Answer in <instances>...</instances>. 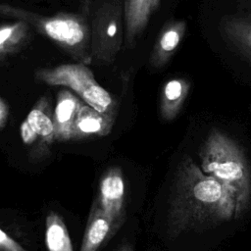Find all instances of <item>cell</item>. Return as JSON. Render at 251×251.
Masks as SVG:
<instances>
[{
  "label": "cell",
  "mask_w": 251,
  "mask_h": 251,
  "mask_svg": "<svg viewBox=\"0 0 251 251\" xmlns=\"http://www.w3.org/2000/svg\"><path fill=\"white\" fill-rule=\"evenodd\" d=\"M120 251H131V250H130L128 247H124V248L121 249Z\"/></svg>",
  "instance_id": "19"
},
{
  "label": "cell",
  "mask_w": 251,
  "mask_h": 251,
  "mask_svg": "<svg viewBox=\"0 0 251 251\" xmlns=\"http://www.w3.org/2000/svg\"><path fill=\"white\" fill-rule=\"evenodd\" d=\"M90 30L91 64H112L125 40L124 0H88L83 5Z\"/></svg>",
  "instance_id": "4"
},
{
  "label": "cell",
  "mask_w": 251,
  "mask_h": 251,
  "mask_svg": "<svg viewBox=\"0 0 251 251\" xmlns=\"http://www.w3.org/2000/svg\"><path fill=\"white\" fill-rule=\"evenodd\" d=\"M30 26L23 21L0 25V61L19 51L30 37Z\"/></svg>",
  "instance_id": "15"
},
{
  "label": "cell",
  "mask_w": 251,
  "mask_h": 251,
  "mask_svg": "<svg viewBox=\"0 0 251 251\" xmlns=\"http://www.w3.org/2000/svg\"><path fill=\"white\" fill-rule=\"evenodd\" d=\"M0 16L23 21L46 36L76 62L91 64L90 30L84 13H59L54 16H40L33 12L0 3Z\"/></svg>",
  "instance_id": "3"
},
{
  "label": "cell",
  "mask_w": 251,
  "mask_h": 251,
  "mask_svg": "<svg viewBox=\"0 0 251 251\" xmlns=\"http://www.w3.org/2000/svg\"><path fill=\"white\" fill-rule=\"evenodd\" d=\"M116 231L114 224L94 202L89 214L79 251H98L109 235Z\"/></svg>",
  "instance_id": "13"
},
{
  "label": "cell",
  "mask_w": 251,
  "mask_h": 251,
  "mask_svg": "<svg viewBox=\"0 0 251 251\" xmlns=\"http://www.w3.org/2000/svg\"><path fill=\"white\" fill-rule=\"evenodd\" d=\"M236 197L232 190L205 174L190 158L178 167L176 189L169 214L170 233L235 218Z\"/></svg>",
  "instance_id": "1"
},
{
  "label": "cell",
  "mask_w": 251,
  "mask_h": 251,
  "mask_svg": "<svg viewBox=\"0 0 251 251\" xmlns=\"http://www.w3.org/2000/svg\"><path fill=\"white\" fill-rule=\"evenodd\" d=\"M83 102L69 89H61L57 93L53 108V124L55 140L66 142L72 140V132L77 113Z\"/></svg>",
  "instance_id": "9"
},
{
  "label": "cell",
  "mask_w": 251,
  "mask_h": 251,
  "mask_svg": "<svg viewBox=\"0 0 251 251\" xmlns=\"http://www.w3.org/2000/svg\"><path fill=\"white\" fill-rule=\"evenodd\" d=\"M0 251H28L0 228Z\"/></svg>",
  "instance_id": "17"
},
{
  "label": "cell",
  "mask_w": 251,
  "mask_h": 251,
  "mask_svg": "<svg viewBox=\"0 0 251 251\" xmlns=\"http://www.w3.org/2000/svg\"><path fill=\"white\" fill-rule=\"evenodd\" d=\"M34 77L41 83L65 86L93 109L116 115L117 106L113 96L98 83L86 64L76 62L52 68H40L35 71Z\"/></svg>",
  "instance_id": "5"
},
{
  "label": "cell",
  "mask_w": 251,
  "mask_h": 251,
  "mask_svg": "<svg viewBox=\"0 0 251 251\" xmlns=\"http://www.w3.org/2000/svg\"><path fill=\"white\" fill-rule=\"evenodd\" d=\"M9 116V107L7 103L0 97V128H3L8 120Z\"/></svg>",
  "instance_id": "18"
},
{
  "label": "cell",
  "mask_w": 251,
  "mask_h": 251,
  "mask_svg": "<svg viewBox=\"0 0 251 251\" xmlns=\"http://www.w3.org/2000/svg\"><path fill=\"white\" fill-rule=\"evenodd\" d=\"M160 0H124L125 40L126 49H132L146 28Z\"/></svg>",
  "instance_id": "8"
},
{
  "label": "cell",
  "mask_w": 251,
  "mask_h": 251,
  "mask_svg": "<svg viewBox=\"0 0 251 251\" xmlns=\"http://www.w3.org/2000/svg\"><path fill=\"white\" fill-rule=\"evenodd\" d=\"M222 36L251 62V17L227 16L220 24Z\"/></svg>",
  "instance_id": "12"
},
{
  "label": "cell",
  "mask_w": 251,
  "mask_h": 251,
  "mask_svg": "<svg viewBox=\"0 0 251 251\" xmlns=\"http://www.w3.org/2000/svg\"><path fill=\"white\" fill-rule=\"evenodd\" d=\"M115 116L101 113L83 102L75 121L72 140L108 135L115 124Z\"/></svg>",
  "instance_id": "10"
},
{
  "label": "cell",
  "mask_w": 251,
  "mask_h": 251,
  "mask_svg": "<svg viewBox=\"0 0 251 251\" xmlns=\"http://www.w3.org/2000/svg\"><path fill=\"white\" fill-rule=\"evenodd\" d=\"M45 244L47 251H74L68 227L63 218L54 211L46 216Z\"/></svg>",
  "instance_id": "16"
},
{
  "label": "cell",
  "mask_w": 251,
  "mask_h": 251,
  "mask_svg": "<svg viewBox=\"0 0 251 251\" xmlns=\"http://www.w3.org/2000/svg\"><path fill=\"white\" fill-rule=\"evenodd\" d=\"M23 142L33 147L34 156L43 155L54 143L53 107L47 96H41L32 106L20 127Z\"/></svg>",
  "instance_id": "6"
},
{
  "label": "cell",
  "mask_w": 251,
  "mask_h": 251,
  "mask_svg": "<svg viewBox=\"0 0 251 251\" xmlns=\"http://www.w3.org/2000/svg\"><path fill=\"white\" fill-rule=\"evenodd\" d=\"M190 82L184 78H172L165 82L160 98V114L164 121L170 122L179 114L189 93Z\"/></svg>",
  "instance_id": "14"
},
{
  "label": "cell",
  "mask_w": 251,
  "mask_h": 251,
  "mask_svg": "<svg viewBox=\"0 0 251 251\" xmlns=\"http://www.w3.org/2000/svg\"><path fill=\"white\" fill-rule=\"evenodd\" d=\"M199 158L205 174L234 192L235 219L240 218L251 199V169L243 149L230 136L213 128L200 147Z\"/></svg>",
  "instance_id": "2"
},
{
  "label": "cell",
  "mask_w": 251,
  "mask_h": 251,
  "mask_svg": "<svg viewBox=\"0 0 251 251\" xmlns=\"http://www.w3.org/2000/svg\"><path fill=\"white\" fill-rule=\"evenodd\" d=\"M126 183L123 171L112 167L102 176L95 203L111 220L115 228H119L125 217Z\"/></svg>",
  "instance_id": "7"
},
{
  "label": "cell",
  "mask_w": 251,
  "mask_h": 251,
  "mask_svg": "<svg viewBox=\"0 0 251 251\" xmlns=\"http://www.w3.org/2000/svg\"><path fill=\"white\" fill-rule=\"evenodd\" d=\"M186 29V24L182 20L170 21L161 29L153 47L150 64L154 68H162L173 57L178 48Z\"/></svg>",
  "instance_id": "11"
}]
</instances>
